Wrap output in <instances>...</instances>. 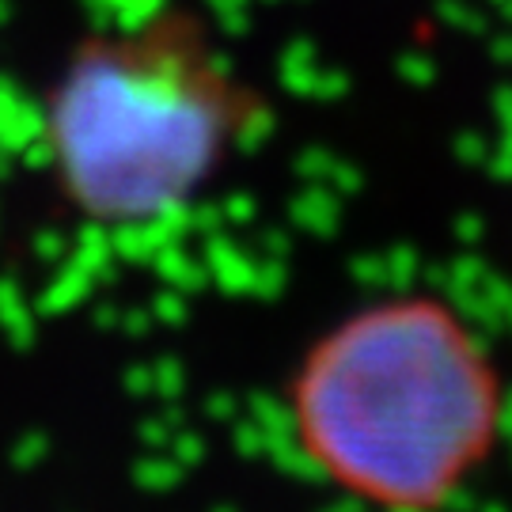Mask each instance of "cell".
Instances as JSON below:
<instances>
[{"label": "cell", "mask_w": 512, "mask_h": 512, "mask_svg": "<svg viewBox=\"0 0 512 512\" xmlns=\"http://www.w3.org/2000/svg\"><path fill=\"white\" fill-rule=\"evenodd\" d=\"M266 118L262 95L190 8L76 42L42 107L61 198L103 228L179 213Z\"/></svg>", "instance_id": "cell-1"}, {"label": "cell", "mask_w": 512, "mask_h": 512, "mask_svg": "<svg viewBox=\"0 0 512 512\" xmlns=\"http://www.w3.org/2000/svg\"><path fill=\"white\" fill-rule=\"evenodd\" d=\"M304 456L384 509H429L471 471L494 429V380L448 311L391 300L346 319L293 384Z\"/></svg>", "instance_id": "cell-2"}]
</instances>
